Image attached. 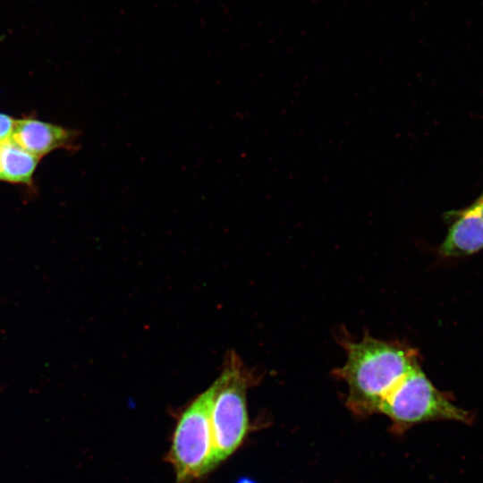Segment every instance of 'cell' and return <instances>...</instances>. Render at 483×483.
I'll use <instances>...</instances> for the list:
<instances>
[{"label": "cell", "instance_id": "cell-1", "mask_svg": "<svg viewBox=\"0 0 483 483\" xmlns=\"http://www.w3.org/2000/svg\"><path fill=\"white\" fill-rule=\"evenodd\" d=\"M339 343L347 358L332 374L346 383L345 403L358 416L378 412L389 392L419 364L415 348L400 341L375 338L368 332L359 341L343 335Z\"/></svg>", "mask_w": 483, "mask_h": 483}, {"label": "cell", "instance_id": "cell-2", "mask_svg": "<svg viewBox=\"0 0 483 483\" xmlns=\"http://www.w3.org/2000/svg\"><path fill=\"white\" fill-rule=\"evenodd\" d=\"M387 416L395 433L431 420H456L470 424L472 413L454 405L437 390L422 370L412 368L383 400L378 413Z\"/></svg>", "mask_w": 483, "mask_h": 483}, {"label": "cell", "instance_id": "cell-3", "mask_svg": "<svg viewBox=\"0 0 483 483\" xmlns=\"http://www.w3.org/2000/svg\"><path fill=\"white\" fill-rule=\"evenodd\" d=\"M252 377L233 354L216 379L210 411L214 468L242 445L249 430L246 393Z\"/></svg>", "mask_w": 483, "mask_h": 483}, {"label": "cell", "instance_id": "cell-4", "mask_svg": "<svg viewBox=\"0 0 483 483\" xmlns=\"http://www.w3.org/2000/svg\"><path fill=\"white\" fill-rule=\"evenodd\" d=\"M216 389L217 380L192 401L178 420L168 453L176 483H190L214 468L210 411Z\"/></svg>", "mask_w": 483, "mask_h": 483}, {"label": "cell", "instance_id": "cell-5", "mask_svg": "<svg viewBox=\"0 0 483 483\" xmlns=\"http://www.w3.org/2000/svg\"><path fill=\"white\" fill-rule=\"evenodd\" d=\"M450 223L439 247L444 257L474 254L483 249V217L475 200L468 207L446 213Z\"/></svg>", "mask_w": 483, "mask_h": 483}, {"label": "cell", "instance_id": "cell-6", "mask_svg": "<svg viewBox=\"0 0 483 483\" xmlns=\"http://www.w3.org/2000/svg\"><path fill=\"white\" fill-rule=\"evenodd\" d=\"M76 131L34 119L15 121L10 140L25 151L38 157L59 147L71 145Z\"/></svg>", "mask_w": 483, "mask_h": 483}, {"label": "cell", "instance_id": "cell-7", "mask_svg": "<svg viewBox=\"0 0 483 483\" xmlns=\"http://www.w3.org/2000/svg\"><path fill=\"white\" fill-rule=\"evenodd\" d=\"M38 161V157L25 151L10 139L0 142V180L29 183Z\"/></svg>", "mask_w": 483, "mask_h": 483}, {"label": "cell", "instance_id": "cell-8", "mask_svg": "<svg viewBox=\"0 0 483 483\" xmlns=\"http://www.w3.org/2000/svg\"><path fill=\"white\" fill-rule=\"evenodd\" d=\"M15 124V120L12 117L0 114V142L10 139Z\"/></svg>", "mask_w": 483, "mask_h": 483}, {"label": "cell", "instance_id": "cell-9", "mask_svg": "<svg viewBox=\"0 0 483 483\" xmlns=\"http://www.w3.org/2000/svg\"><path fill=\"white\" fill-rule=\"evenodd\" d=\"M475 202L477 203L480 215L483 217V189L480 195L475 199Z\"/></svg>", "mask_w": 483, "mask_h": 483}, {"label": "cell", "instance_id": "cell-10", "mask_svg": "<svg viewBox=\"0 0 483 483\" xmlns=\"http://www.w3.org/2000/svg\"><path fill=\"white\" fill-rule=\"evenodd\" d=\"M236 483H256V482L250 479L242 478V479H239Z\"/></svg>", "mask_w": 483, "mask_h": 483}]
</instances>
